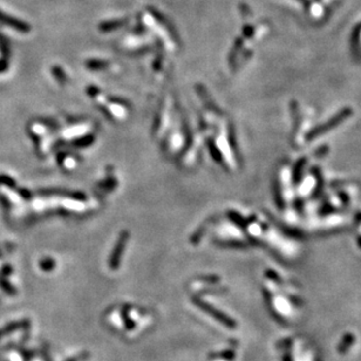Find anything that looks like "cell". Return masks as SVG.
Masks as SVG:
<instances>
[{"instance_id": "3", "label": "cell", "mask_w": 361, "mask_h": 361, "mask_svg": "<svg viewBox=\"0 0 361 361\" xmlns=\"http://www.w3.org/2000/svg\"><path fill=\"white\" fill-rule=\"evenodd\" d=\"M1 193H4L5 195L7 196L8 198H10V200H12L13 203H20V197L18 196L15 193H13L12 190H8L6 187L1 188Z\"/></svg>"}, {"instance_id": "2", "label": "cell", "mask_w": 361, "mask_h": 361, "mask_svg": "<svg viewBox=\"0 0 361 361\" xmlns=\"http://www.w3.org/2000/svg\"><path fill=\"white\" fill-rule=\"evenodd\" d=\"M0 20H1V23L8 24V25H11V26L15 27V29L21 30V31H23V32H26V30H27V27H26V26H24L23 24H20V23H15V21H17V20H14V19H12V20H11L10 18H7V17H6V15L1 14V13H0Z\"/></svg>"}, {"instance_id": "1", "label": "cell", "mask_w": 361, "mask_h": 361, "mask_svg": "<svg viewBox=\"0 0 361 361\" xmlns=\"http://www.w3.org/2000/svg\"><path fill=\"white\" fill-rule=\"evenodd\" d=\"M27 325H29V323H27L26 320H23V322H15V323L7 324V325H6L5 327L0 328V340H1V339L4 337H6V335L12 334V333H14L15 331H18V329L23 328V327L27 326Z\"/></svg>"}]
</instances>
